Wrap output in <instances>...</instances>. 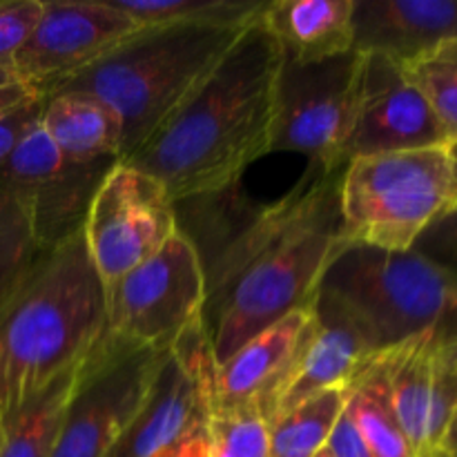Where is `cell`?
<instances>
[{
  "label": "cell",
  "instance_id": "7a4b0ae2",
  "mask_svg": "<svg viewBox=\"0 0 457 457\" xmlns=\"http://www.w3.org/2000/svg\"><path fill=\"white\" fill-rule=\"evenodd\" d=\"M105 337V288L80 230L43 250L0 311V431Z\"/></svg>",
  "mask_w": 457,
  "mask_h": 457
},
{
  "label": "cell",
  "instance_id": "44dd1931",
  "mask_svg": "<svg viewBox=\"0 0 457 457\" xmlns=\"http://www.w3.org/2000/svg\"><path fill=\"white\" fill-rule=\"evenodd\" d=\"M80 369L49 384L0 431V457H52Z\"/></svg>",
  "mask_w": 457,
  "mask_h": 457
},
{
  "label": "cell",
  "instance_id": "4fadbf2b",
  "mask_svg": "<svg viewBox=\"0 0 457 457\" xmlns=\"http://www.w3.org/2000/svg\"><path fill=\"white\" fill-rule=\"evenodd\" d=\"M440 145H446L445 132L404 67L379 54H361L342 165L364 156Z\"/></svg>",
  "mask_w": 457,
  "mask_h": 457
},
{
  "label": "cell",
  "instance_id": "4316f807",
  "mask_svg": "<svg viewBox=\"0 0 457 457\" xmlns=\"http://www.w3.org/2000/svg\"><path fill=\"white\" fill-rule=\"evenodd\" d=\"M43 12V0H0V70L12 74L16 54L29 38Z\"/></svg>",
  "mask_w": 457,
  "mask_h": 457
},
{
  "label": "cell",
  "instance_id": "d590c367",
  "mask_svg": "<svg viewBox=\"0 0 457 457\" xmlns=\"http://www.w3.org/2000/svg\"><path fill=\"white\" fill-rule=\"evenodd\" d=\"M433 457H445L442 453H433Z\"/></svg>",
  "mask_w": 457,
  "mask_h": 457
},
{
  "label": "cell",
  "instance_id": "8fae6325",
  "mask_svg": "<svg viewBox=\"0 0 457 457\" xmlns=\"http://www.w3.org/2000/svg\"><path fill=\"white\" fill-rule=\"evenodd\" d=\"M143 29L112 0H43L29 38L16 54L12 76L47 96Z\"/></svg>",
  "mask_w": 457,
  "mask_h": 457
},
{
  "label": "cell",
  "instance_id": "ba28073f",
  "mask_svg": "<svg viewBox=\"0 0 457 457\" xmlns=\"http://www.w3.org/2000/svg\"><path fill=\"white\" fill-rule=\"evenodd\" d=\"M205 299L199 253L177 232L154 257L107 286V333L134 346L168 351L204 320Z\"/></svg>",
  "mask_w": 457,
  "mask_h": 457
},
{
  "label": "cell",
  "instance_id": "e575fe53",
  "mask_svg": "<svg viewBox=\"0 0 457 457\" xmlns=\"http://www.w3.org/2000/svg\"><path fill=\"white\" fill-rule=\"evenodd\" d=\"M317 457H328V455H326V451H321V453H320V455H317Z\"/></svg>",
  "mask_w": 457,
  "mask_h": 457
},
{
  "label": "cell",
  "instance_id": "cb8c5ba5",
  "mask_svg": "<svg viewBox=\"0 0 457 457\" xmlns=\"http://www.w3.org/2000/svg\"><path fill=\"white\" fill-rule=\"evenodd\" d=\"M445 132L446 145L457 143V38L437 45L418 61L404 65Z\"/></svg>",
  "mask_w": 457,
  "mask_h": 457
},
{
  "label": "cell",
  "instance_id": "1f68e13d",
  "mask_svg": "<svg viewBox=\"0 0 457 457\" xmlns=\"http://www.w3.org/2000/svg\"><path fill=\"white\" fill-rule=\"evenodd\" d=\"M437 453L446 455V457H457V411L453 415V420H451L449 428H446L445 437H442V445H440V451Z\"/></svg>",
  "mask_w": 457,
  "mask_h": 457
},
{
  "label": "cell",
  "instance_id": "d6986e66",
  "mask_svg": "<svg viewBox=\"0 0 457 457\" xmlns=\"http://www.w3.org/2000/svg\"><path fill=\"white\" fill-rule=\"evenodd\" d=\"M442 342L446 339L440 335L427 333L379 355L393 409L418 457L433 455L428 446V418L433 400V366Z\"/></svg>",
  "mask_w": 457,
  "mask_h": 457
},
{
  "label": "cell",
  "instance_id": "7c38bea8",
  "mask_svg": "<svg viewBox=\"0 0 457 457\" xmlns=\"http://www.w3.org/2000/svg\"><path fill=\"white\" fill-rule=\"evenodd\" d=\"M214 369L210 335L199 320L170 348L150 397L107 457H154L204 431L212 411Z\"/></svg>",
  "mask_w": 457,
  "mask_h": 457
},
{
  "label": "cell",
  "instance_id": "9c48e42d",
  "mask_svg": "<svg viewBox=\"0 0 457 457\" xmlns=\"http://www.w3.org/2000/svg\"><path fill=\"white\" fill-rule=\"evenodd\" d=\"M361 54L315 62L279 56L272 87L270 152H297L321 170L342 168Z\"/></svg>",
  "mask_w": 457,
  "mask_h": 457
},
{
  "label": "cell",
  "instance_id": "d4e9b609",
  "mask_svg": "<svg viewBox=\"0 0 457 457\" xmlns=\"http://www.w3.org/2000/svg\"><path fill=\"white\" fill-rule=\"evenodd\" d=\"M205 442V457H268V420L257 406L212 409Z\"/></svg>",
  "mask_w": 457,
  "mask_h": 457
},
{
  "label": "cell",
  "instance_id": "30bf717a",
  "mask_svg": "<svg viewBox=\"0 0 457 457\" xmlns=\"http://www.w3.org/2000/svg\"><path fill=\"white\" fill-rule=\"evenodd\" d=\"M177 232V210L163 183L123 161L105 174L83 223L103 288L154 257Z\"/></svg>",
  "mask_w": 457,
  "mask_h": 457
},
{
  "label": "cell",
  "instance_id": "f1b7e54d",
  "mask_svg": "<svg viewBox=\"0 0 457 457\" xmlns=\"http://www.w3.org/2000/svg\"><path fill=\"white\" fill-rule=\"evenodd\" d=\"M43 103L45 96L31 94L25 101L13 105L12 110L0 114V170L7 163V159L12 156V152L16 150L18 143L22 141V137L40 123Z\"/></svg>",
  "mask_w": 457,
  "mask_h": 457
},
{
  "label": "cell",
  "instance_id": "83f0119b",
  "mask_svg": "<svg viewBox=\"0 0 457 457\" xmlns=\"http://www.w3.org/2000/svg\"><path fill=\"white\" fill-rule=\"evenodd\" d=\"M411 250L442 268L457 284V208L436 219Z\"/></svg>",
  "mask_w": 457,
  "mask_h": 457
},
{
  "label": "cell",
  "instance_id": "e0dca14e",
  "mask_svg": "<svg viewBox=\"0 0 457 457\" xmlns=\"http://www.w3.org/2000/svg\"><path fill=\"white\" fill-rule=\"evenodd\" d=\"M353 13L355 0H272L259 22L284 61L315 62L355 52Z\"/></svg>",
  "mask_w": 457,
  "mask_h": 457
},
{
  "label": "cell",
  "instance_id": "2e32d148",
  "mask_svg": "<svg viewBox=\"0 0 457 457\" xmlns=\"http://www.w3.org/2000/svg\"><path fill=\"white\" fill-rule=\"evenodd\" d=\"M357 54H379L409 65L457 38V0H355Z\"/></svg>",
  "mask_w": 457,
  "mask_h": 457
},
{
  "label": "cell",
  "instance_id": "8d00e7d4",
  "mask_svg": "<svg viewBox=\"0 0 457 457\" xmlns=\"http://www.w3.org/2000/svg\"><path fill=\"white\" fill-rule=\"evenodd\" d=\"M445 457H446V455H445Z\"/></svg>",
  "mask_w": 457,
  "mask_h": 457
},
{
  "label": "cell",
  "instance_id": "ffe728a7",
  "mask_svg": "<svg viewBox=\"0 0 457 457\" xmlns=\"http://www.w3.org/2000/svg\"><path fill=\"white\" fill-rule=\"evenodd\" d=\"M344 413L375 457H418L393 409L379 357L348 386Z\"/></svg>",
  "mask_w": 457,
  "mask_h": 457
},
{
  "label": "cell",
  "instance_id": "4dcf8cb0",
  "mask_svg": "<svg viewBox=\"0 0 457 457\" xmlns=\"http://www.w3.org/2000/svg\"><path fill=\"white\" fill-rule=\"evenodd\" d=\"M205 451H208V442H205V428H204V431L186 437V440L170 446V449L161 451V453H156L154 457H205Z\"/></svg>",
  "mask_w": 457,
  "mask_h": 457
},
{
  "label": "cell",
  "instance_id": "8992f818",
  "mask_svg": "<svg viewBox=\"0 0 457 457\" xmlns=\"http://www.w3.org/2000/svg\"><path fill=\"white\" fill-rule=\"evenodd\" d=\"M348 245L342 217L320 219L248 263L226 290L205 303L204 324L214 361H226L248 339L312 303L330 259Z\"/></svg>",
  "mask_w": 457,
  "mask_h": 457
},
{
  "label": "cell",
  "instance_id": "f546056e",
  "mask_svg": "<svg viewBox=\"0 0 457 457\" xmlns=\"http://www.w3.org/2000/svg\"><path fill=\"white\" fill-rule=\"evenodd\" d=\"M326 455L328 457H375L369 451V446L364 445V440L360 437V433L355 431L351 420L346 418V413L339 418V422L335 424L333 433L328 437V445H326Z\"/></svg>",
  "mask_w": 457,
  "mask_h": 457
},
{
  "label": "cell",
  "instance_id": "74e56055",
  "mask_svg": "<svg viewBox=\"0 0 457 457\" xmlns=\"http://www.w3.org/2000/svg\"><path fill=\"white\" fill-rule=\"evenodd\" d=\"M431 457H433V455H431Z\"/></svg>",
  "mask_w": 457,
  "mask_h": 457
},
{
  "label": "cell",
  "instance_id": "6da1fadb",
  "mask_svg": "<svg viewBox=\"0 0 457 457\" xmlns=\"http://www.w3.org/2000/svg\"><path fill=\"white\" fill-rule=\"evenodd\" d=\"M277 67L279 49L257 18L196 92L123 163L159 179L174 204L239 183L250 163L270 154Z\"/></svg>",
  "mask_w": 457,
  "mask_h": 457
},
{
  "label": "cell",
  "instance_id": "277c9868",
  "mask_svg": "<svg viewBox=\"0 0 457 457\" xmlns=\"http://www.w3.org/2000/svg\"><path fill=\"white\" fill-rule=\"evenodd\" d=\"M317 293L355 321L378 355L427 333L457 337V284L415 250L344 245Z\"/></svg>",
  "mask_w": 457,
  "mask_h": 457
},
{
  "label": "cell",
  "instance_id": "603a6c76",
  "mask_svg": "<svg viewBox=\"0 0 457 457\" xmlns=\"http://www.w3.org/2000/svg\"><path fill=\"white\" fill-rule=\"evenodd\" d=\"M141 27L250 25L266 0H112Z\"/></svg>",
  "mask_w": 457,
  "mask_h": 457
},
{
  "label": "cell",
  "instance_id": "52a82bcc",
  "mask_svg": "<svg viewBox=\"0 0 457 457\" xmlns=\"http://www.w3.org/2000/svg\"><path fill=\"white\" fill-rule=\"evenodd\" d=\"M168 351L105 342L80 369L52 457H107L120 440L163 369Z\"/></svg>",
  "mask_w": 457,
  "mask_h": 457
},
{
  "label": "cell",
  "instance_id": "836d02e7",
  "mask_svg": "<svg viewBox=\"0 0 457 457\" xmlns=\"http://www.w3.org/2000/svg\"><path fill=\"white\" fill-rule=\"evenodd\" d=\"M449 152H451V159H453V168H455V179H457V143H455V145H449Z\"/></svg>",
  "mask_w": 457,
  "mask_h": 457
},
{
  "label": "cell",
  "instance_id": "9a60e30c",
  "mask_svg": "<svg viewBox=\"0 0 457 457\" xmlns=\"http://www.w3.org/2000/svg\"><path fill=\"white\" fill-rule=\"evenodd\" d=\"M311 315V306L290 312L217 364L212 409L257 406L270 422L277 397L299 360Z\"/></svg>",
  "mask_w": 457,
  "mask_h": 457
},
{
  "label": "cell",
  "instance_id": "ac0fdd59",
  "mask_svg": "<svg viewBox=\"0 0 457 457\" xmlns=\"http://www.w3.org/2000/svg\"><path fill=\"white\" fill-rule=\"evenodd\" d=\"M40 128L65 161H123V119L94 94L54 92L45 96Z\"/></svg>",
  "mask_w": 457,
  "mask_h": 457
},
{
  "label": "cell",
  "instance_id": "484cf974",
  "mask_svg": "<svg viewBox=\"0 0 457 457\" xmlns=\"http://www.w3.org/2000/svg\"><path fill=\"white\" fill-rule=\"evenodd\" d=\"M43 254L22 217L0 223V311Z\"/></svg>",
  "mask_w": 457,
  "mask_h": 457
},
{
  "label": "cell",
  "instance_id": "5b68a950",
  "mask_svg": "<svg viewBox=\"0 0 457 457\" xmlns=\"http://www.w3.org/2000/svg\"><path fill=\"white\" fill-rule=\"evenodd\" d=\"M457 208L449 145L364 156L344 165L342 237L379 250H411L436 219Z\"/></svg>",
  "mask_w": 457,
  "mask_h": 457
},
{
  "label": "cell",
  "instance_id": "7402d4cb",
  "mask_svg": "<svg viewBox=\"0 0 457 457\" xmlns=\"http://www.w3.org/2000/svg\"><path fill=\"white\" fill-rule=\"evenodd\" d=\"M348 388L320 393L268 424V457H317L344 415Z\"/></svg>",
  "mask_w": 457,
  "mask_h": 457
},
{
  "label": "cell",
  "instance_id": "3957f363",
  "mask_svg": "<svg viewBox=\"0 0 457 457\" xmlns=\"http://www.w3.org/2000/svg\"><path fill=\"white\" fill-rule=\"evenodd\" d=\"M245 27H143L54 92H87L110 103L125 125V161L196 92Z\"/></svg>",
  "mask_w": 457,
  "mask_h": 457
},
{
  "label": "cell",
  "instance_id": "d6a6232c",
  "mask_svg": "<svg viewBox=\"0 0 457 457\" xmlns=\"http://www.w3.org/2000/svg\"><path fill=\"white\" fill-rule=\"evenodd\" d=\"M12 83H16V79H13L9 71L0 70V87H4V85H12Z\"/></svg>",
  "mask_w": 457,
  "mask_h": 457
},
{
  "label": "cell",
  "instance_id": "5bb4252c",
  "mask_svg": "<svg viewBox=\"0 0 457 457\" xmlns=\"http://www.w3.org/2000/svg\"><path fill=\"white\" fill-rule=\"evenodd\" d=\"M311 312L302 353L277 397L270 422L320 393L348 388L379 357L355 321L333 299L317 293Z\"/></svg>",
  "mask_w": 457,
  "mask_h": 457
}]
</instances>
